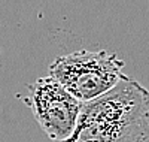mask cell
I'll list each match as a JSON object with an SVG mask.
<instances>
[{
    "mask_svg": "<svg viewBox=\"0 0 149 142\" xmlns=\"http://www.w3.org/2000/svg\"><path fill=\"white\" fill-rule=\"evenodd\" d=\"M70 141L149 142V91L130 76L84 102Z\"/></svg>",
    "mask_w": 149,
    "mask_h": 142,
    "instance_id": "obj_1",
    "label": "cell"
},
{
    "mask_svg": "<svg viewBox=\"0 0 149 142\" xmlns=\"http://www.w3.org/2000/svg\"><path fill=\"white\" fill-rule=\"evenodd\" d=\"M124 66L115 53L81 49L57 57L49 66V75L81 102H88L115 87L125 76Z\"/></svg>",
    "mask_w": 149,
    "mask_h": 142,
    "instance_id": "obj_2",
    "label": "cell"
},
{
    "mask_svg": "<svg viewBox=\"0 0 149 142\" xmlns=\"http://www.w3.org/2000/svg\"><path fill=\"white\" fill-rule=\"evenodd\" d=\"M26 102L43 133L51 141H70L78 126L82 103L54 76H43L27 85Z\"/></svg>",
    "mask_w": 149,
    "mask_h": 142,
    "instance_id": "obj_3",
    "label": "cell"
}]
</instances>
